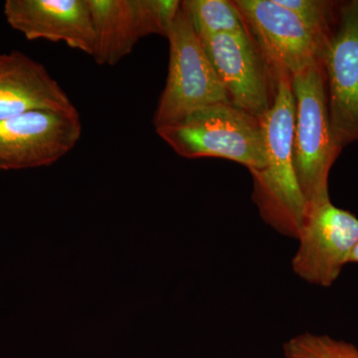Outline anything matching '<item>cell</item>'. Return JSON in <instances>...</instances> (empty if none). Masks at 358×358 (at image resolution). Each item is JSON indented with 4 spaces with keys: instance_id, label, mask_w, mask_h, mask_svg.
<instances>
[{
    "instance_id": "obj_1",
    "label": "cell",
    "mask_w": 358,
    "mask_h": 358,
    "mask_svg": "<svg viewBox=\"0 0 358 358\" xmlns=\"http://www.w3.org/2000/svg\"><path fill=\"white\" fill-rule=\"evenodd\" d=\"M267 162L253 178V200L261 217L277 232L298 239L308 202L294 166L293 76L277 75L274 101L261 120Z\"/></svg>"
},
{
    "instance_id": "obj_2",
    "label": "cell",
    "mask_w": 358,
    "mask_h": 358,
    "mask_svg": "<svg viewBox=\"0 0 358 358\" xmlns=\"http://www.w3.org/2000/svg\"><path fill=\"white\" fill-rule=\"evenodd\" d=\"M155 131L185 159L220 157L249 171L264 169L267 162L260 121L231 103L202 108L181 122Z\"/></svg>"
},
{
    "instance_id": "obj_3",
    "label": "cell",
    "mask_w": 358,
    "mask_h": 358,
    "mask_svg": "<svg viewBox=\"0 0 358 358\" xmlns=\"http://www.w3.org/2000/svg\"><path fill=\"white\" fill-rule=\"evenodd\" d=\"M294 166L308 203L329 195V176L341 155L331 129L322 59L293 76Z\"/></svg>"
},
{
    "instance_id": "obj_4",
    "label": "cell",
    "mask_w": 358,
    "mask_h": 358,
    "mask_svg": "<svg viewBox=\"0 0 358 358\" xmlns=\"http://www.w3.org/2000/svg\"><path fill=\"white\" fill-rule=\"evenodd\" d=\"M166 38L169 74L152 120L155 129L181 122L202 108L231 103L181 2Z\"/></svg>"
},
{
    "instance_id": "obj_5",
    "label": "cell",
    "mask_w": 358,
    "mask_h": 358,
    "mask_svg": "<svg viewBox=\"0 0 358 358\" xmlns=\"http://www.w3.org/2000/svg\"><path fill=\"white\" fill-rule=\"evenodd\" d=\"M247 32L273 74L294 76L322 59L327 40L278 0H235Z\"/></svg>"
},
{
    "instance_id": "obj_6",
    "label": "cell",
    "mask_w": 358,
    "mask_h": 358,
    "mask_svg": "<svg viewBox=\"0 0 358 358\" xmlns=\"http://www.w3.org/2000/svg\"><path fill=\"white\" fill-rule=\"evenodd\" d=\"M294 272L310 284L331 287L338 279L358 241V218L338 208L329 195L308 203Z\"/></svg>"
},
{
    "instance_id": "obj_7",
    "label": "cell",
    "mask_w": 358,
    "mask_h": 358,
    "mask_svg": "<svg viewBox=\"0 0 358 358\" xmlns=\"http://www.w3.org/2000/svg\"><path fill=\"white\" fill-rule=\"evenodd\" d=\"M79 112L34 110L0 121V171L52 166L76 147Z\"/></svg>"
},
{
    "instance_id": "obj_8",
    "label": "cell",
    "mask_w": 358,
    "mask_h": 358,
    "mask_svg": "<svg viewBox=\"0 0 358 358\" xmlns=\"http://www.w3.org/2000/svg\"><path fill=\"white\" fill-rule=\"evenodd\" d=\"M322 64L331 129L343 150L358 143V0L339 2Z\"/></svg>"
},
{
    "instance_id": "obj_9",
    "label": "cell",
    "mask_w": 358,
    "mask_h": 358,
    "mask_svg": "<svg viewBox=\"0 0 358 358\" xmlns=\"http://www.w3.org/2000/svg\"><path fill=\"white\" fill-rule=\"evenodd\" d=\"M96 33L94 61L114 66L133 52L141 39L166 37L181 1L88 0Z\"/></svg>"
},
{
    "instance_id": "obj_10",
    "label": "cell",
    "mask_w": 358,
    "mask_h": 358,
    "mask_svg": "<svg viewBox=\"0 0 358 358\" xmlns=\"http://www.w3.org/2000/svg\"><path fill=\"white\" fill-rule=\"evenodd\" d=\"M201 42L230 102L261 121L274 101L277 78L247 30Z\"/></svg>"
},
{
    "instance_id": "obj_11",
    "label": "cell",
    "mask_w": 358,
    "mask_h": 358,
    "mask_svg": "<svg viewBox=\"0 0 358 358\" xmlns=\"http://www.w3.org/2000/svg\"><path fill=\"white\" fill-rule=\"evenodd\" d=\"M7 23L25 38L64 42L94 55L96 33L88 0H6Z\"/></svg>"
},
{
    "instance_id": "obj_12",
    "label": "cell",
    "mask_w": 358,
    "mask_h": 358,
    "mask_svg": "<svg viewBox=\"0 0 358 358\" xmlns=\"http://www.w3.org/2000/svg\"><path fill=\"white\" fill-rule=\"evenodd\" d=\"M34 110H78L38 61L17 50L0 53V121Z\"/></svg>"
},
{
    "instance_id": "obj_13",
    "label": "cell",
    "mask_w": 358,
    "mask_h": 358,
    "mask_svg": "<svg viewBox=\"0 0 358 358\" xmlns=\"http://www.w3.org/2000/svg\"><path fill=\"white\" fill-rule=\"evenodd\" d=\"M181 8L201 41L223 34L246 31L236 4L230 0H185Z\"/></svg>"
},
{
    "instance_id": "obj_14",
    "label": "cell",
    "mask_w": 358,
    "mask_h": 358,
    "mask_svg": "<svg viewBox=\"0 0 358 358\" xmlns=\"http://www.w3.org/2000/svg\"><path fill=\"white\" fill-rule=\"evenodd\" d=\"M282 350L286 358H358V348L352 343L310 333L289 339Z\"/></svg>"
},
{
    "instance_id": "obj_15",
    "label": "cell",
    "mask_w": 358,
    "mask_h": 358,
    "mask_svg": "<svg viewBox=\"0 0 358 358\" xmlns=\"http://www.w3.org/2000/svg\"><path fill=\"white\" fill-rule=\"evenodd\" d=\"M322 38L329 40L338 20L339 2L331 0H278Z\"/></svg>"
},
{
    "instance_id": "obj_16",
    "label": "cell",
    "mask_w": 358,
    "mask_h": 358,
    "mask_svg": "<svg viewBox=\"0 0 358 358\" xmlns=\"http://www.w3.org/2000/svg\"><path fill=\"white\" fill-rule=\"evenodd\" d=\"M350 263H357L358 264V241L355 244V248L352 252V255L350 257Z\"/></svg>"
}]
</instances>
